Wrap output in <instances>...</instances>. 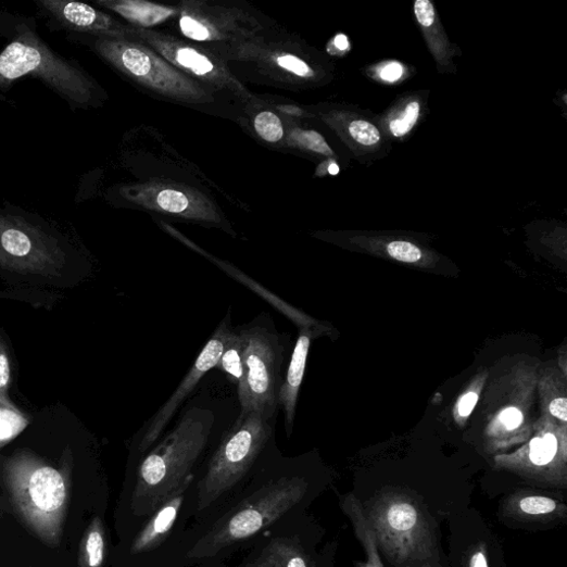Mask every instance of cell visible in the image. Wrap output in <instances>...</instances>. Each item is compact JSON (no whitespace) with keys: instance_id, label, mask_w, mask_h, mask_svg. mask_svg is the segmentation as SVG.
<instances>
[{"instance_id":"16","label":"cell","mask_w":567,"mask_h":567,"mask_svg":"<svg viewBox=\"0 0 567 567\" xmlns=\"http://www.w3.org/2000/svg\"><path fill=\"white\" fill-rule=\"evenodd\" d=\"M264 41L265 39L248 52L244 62L252 60L260 62L264 72H268L272 78L279 80L293 83L314 78L313 68L298 53L286 48H269Z\"/></svg>"},{"instance_id":"37","label":"cell","mask_w":567,"mask_h":567,"mask_svg":"<svg viewBox=\"0 0 567 567\" xmlns=\"http://www.w3.org/2000/svg\"><path fill=\"white\" fill-rule=\"evenodd\" d=\"M567 401L566 399H557L550 405V413L562 421H567Z\"/></svg>"},{"instance_id":"34","label":"cell","mask_w":567,"mask_h":567,"mask_svg":"<svg viewBox=\"0 0 567 567\" xmlns=\"http://www.w3.org/2000/svg\"><path fill=\"white\" fill-rule=\"evenodd\" d=\"M500 419L508 430H514L522 424L524 416L517 408H508L501 414Z\"/></svg>"},{"instance_id":"31","label":"cell","mask_w":567,"mask_h":567,"mask_svg":"<svg viewBox=\"0 0 567 567\" xmlns=\"http://www.w3.org/2000/svg\"><path fill=\"white\" fill-rule=\"evenodd\" d=\"M293 138L304 149L320 153L323 155H332V151L326 143L325 139L315 131H300L293 134Z\"/></svg>"},{"instance_id":"24","label":"cell","mask_w":567,"mask_h":567,"mask_svg":"<svg viewBox=\"0 0 567 567\" xmlns=\"http://www.w3.org/2000/svg\"><path fill=\"white\" fill-rule=\"evenodd\" d=\"M28 426L26 416L8 395L0 393V448L18 437Z\"/></svg>"},{"instance_id":"1","label":"cell","mask_w":567,"mask_h":567,"mask_svg":"<svg viewBox=\"0 0 567 567\" xmlns=\"http://www.w3.org/2000/svg\"><path fill=\"white\" fill-rule=\"evenodd\" d=\"M216 424L212 410L190 406L176 428L148 453L138 469L131 507L138 517L150 516L186 483L202 456Z\"/></svg>"},{"instance_id":"28","label":"cell","mask_w":567,"mask_h":567,"mask_svg":"<svg viewBox=\"0 0 567 567\" xmlns=\"http://www.w3.org/2000/svg\"><path fill=\"white\" fill-rule=\"evenodd\" d=\"M420 116V104L418 101L410 102L399 116L389 122V130L392 136L401 138L412 131Z\"/></svg>"},{"instance_id":"39","label":"cell","mask_w":567,"mask_h":567,"mask_svg":"<svg viewBox=\"0 0 567 567\" xmlns=\"http://www.w3.org/2000/svg\"><path fill=\"white\" fill-rule=\"evenodd\" d=\"M338 173H339V167H338V165H337V164H331V165L329 166V174L332 175V176H335V175H337Z\"/></svg>"},{"instance_id":"10","label":"cell","mask_w":567,"mask_h":567,"mask_svg":"<svg viewBox=\"0 0 567 567\" xmlns=\"http://www.w3.org/2000/svg\"><path fill=\"white\" fill-rule=\"evenodd\" d=\"M136 38L182 74L213 92H228L244 102L253 99L247 87L232 74L228 63L202 46L155 29H136Z\"/></svg>"},{"instance_id":"30","label":"cell","mask_w":567,"mask_h":567,"mask_svg":"<svg viewBox=\"0 0 567 567\" xmlns=\"http://www.w3.org/2000/svg\"><path fill=\"white\" fill-rule=\"evenodd\" d=\"M388 254L396 261L405 263L418 262L423 253L415 244L404 241L391 242L387 247Z\"/></svg>"},{"instance_id":"17","label":"cell","mask_w":567,"mask_h":567,"mask_svg":"<svg viewBox=\"0 0 567 567\" xmlns=\"http://www.w3.org/2000/svg\"><path fill=\"white\" fill-rule=\"evenodd\" d=\"M310 348L311 335L308 331L302 330L292 353L286 379L282 380L279 389L278 404L286 415V430L289 438L293 432L299 393L305 376Z\"/></svg>"},{"instance_id":"38","label":"cell","mask_w":567,"mask_h":567,"mask_svg":"<svg viewBox=\"0 0 567 567\" xmlns=\"http://www.w3.org/2000/svg\"><path fill=\"white\" fill-rule=\"evenodd\" d=\"M335 46L339 49V50H346L349 49L350 47V42H349V39L346 36L344 35H339L335 38Z\"/></svg>"},{"instance_id":"33","label":"cell","mask_w":567,"mask_h":567,"mask_svg":"<svg viewBox=\"0 0 567 567\" xmlns=\"http://www.w3.org/2000/svg\"><path fill=\"white\" fill-rule=\"evenodd\" d=\"M249 567H281V562L273 542L268 544L262 555L249 565Z\"/></svg>"},{"instance_id":"12","label":"cell","mask_w":567,"mask_h":567,"mask_svg":"<svg viewBox=\"0 0 567 567\" xmlns=\"http://www.w3.org/2000/svg\"><path fill=\"white\" fill-rule=\"evenodd\" d=\"M124 197L144 210L176 216L184 220L213 225L236 236L217 207L207 198L190 188L153 182L130 187Z\"/></svg>"},{"instance_id":"13","label":"cell","mask_w":567,"mask_h":567,"mask_svg":"<svg viewBox=\"0 0 567 567\" xmlns=\"http://www.w3.org/2000/svg\"><path fill=\"white\" fill-rule=\"evenodd\" d=\"M231 316H226L218 325L202 352L198 356L193 366L181 381L177 390L159 412L144 425L140 438L138 450L146 453L153 443L160 438L163 430L177 414L179 408L188 399L189 394L196 389L200 381L209 371L216 367L226 343L232 331Z\"/></svg>"},{"instance_id":"4","label":"cell","mask_w":567,"mask_h":567,"mask_svg":"<svg viewBox=\"0 0 567 567\" xmlns=\"http://www.w3.org/2000/svg\"><path fill=\"white\" fill-rule=\"evenodd\" d=\"M15 21L14 35L0 49V89H7L25 76H33L65 98L72 106L96 104L100 99L96 81L78 64L53 52L30 26Z\"/></svg>"},{"instance_id":"19","label":"cell","mask_w":567,"mask_h":567,"mask_svg":"<svg viewBox=\"0 0 567 567\" xmlns=\"http://www.w3.org/2000/svg\"><path fill=\"white\" fill-rule=\"evenodd\" d=\"M191 482L186 483L173 497H169L156 509L153 517L135 539L131 545L133 554L150 552L165 540L176 524L186 497V491Z\"/></svg>"},{"instance_id":"25","label":"cell","mask_w":567,"mask_h":567,"mask_svg":"<svg viewBox=\"0 0 567 567\" xmlns=\"http://www.w3.org/2000/svg\"><path fill=\"white\" fill-rule=\"evenodd\" d=\"M558 451L555 436L547 433L542 438H536L530 443L529 461L531 466L542 469L550 467Z\"/></svg>"},{"instance_id":"11","label":"cell","mask_w":567,"mask_h":567,"mask_svg":"<svg viewBox=\"0 0 567 567\" xmlns=\"http://www.w3.org/2000/svg\"><path fill=\"white\" fill-rule=\"evenodd\" d=\"M65 265L66 254L59 241L26 218L0 212V267L59 276Z\"/></svg>"},{"instance_id":"7","label":"cell","mask_w":567,"mask_h":567,"mask_svg":"<svg viewBox=\"0 0 567 567\" xmlns=\"http://www.w3.org/2000/svg\"><path fill=\"white\" fill-rule=\"evenodd\" d=\"M238 328L245 348V376L238 388L240 415L259 412L267 418H276L287 340L266 314Z\"/></svg>"},{"instance_id":"32","label":"cell","mask_w":567,"mask_h":567,"mask_svg":"<svg viewBox=\"0 0 567 567\" xmlns=\"http://www.w3.org/2000/svg\"><path fill=\"white\" fill-rule=\"evenodd\" d=\"M12 383V366L7 345L0 338V393L8 395Z\"/></svg>"},{"instance_id":"35","label":"cell","mask_w":567,"mask_h":567,"mask_svg":"<svg viewBox=\"0 0 567 567\" xmlns=\"http://www.w3.org/2000/svg\"><path fill=\"white\" fill-rule=\"evenodd\" d=\"M404 75V67L399 63H389L379 71L382 80L393 83L400 80Z\"/></svg>"},{"instance_id":"8","label":"cell","mask_w":567,"mask_h":567,"mask_svg":"<svg viewBox=\"0 0 567 567\" xmlns=\"http://www.w3.org/2000/svg\"><path fill=\"white\" fill-rule=\"evenodd\" d=\"M276 418L259 412L240 415L215 451L199 484L198 512H204L251 470L274 436Z\"/></svg>"},{"instance_id":"20","label":"cell","mask_w":567,"mask_h":567,"mask_svg":"<svg viewBox=\"0 0 567 567\" xmlns=\"http://www.w3.org/2000/svg\"><path fill=\"white\" fill-rule=\"evenodd\" d=\"M97 4L116 13L136 29H153L179 15L178 7H164L143 0H100Z\"/></svg>"},{"instance_id":"22","label":"cell","mask_w":567,"mask_h":567,"mask_svg":"<svg viewBox=\"0 0 567 567\" xmlns=\"http://www.w3.org/2000/svg\"><path fill=\"white\" fill-rule=\"evenodd\" d=\"M244 358L243 337L239 328H234L215 368L228 375L232 383L239 388L245 376Z\"/></svg>"},{"instance_id":"23","label":"cell","mask_w":567,"mask_h":567,"mask_svg":"<svg viewBox=\"0 0 567 567\" xmlns=\"http://www.w3.org/2000/svg\"><path fill=\"white\" fill-rule=\"evenodd\" d=\"M105 558V532L96 517L88 527L79 546V567H102Z\"/></svg>"},{"instance_id":"9","label":"cell","mask_w":567,"mask_h":567,"mask_svg":"<svg viewBox=\"0 0 567 567\" xmlns=\"http://www.w3.org/2000/svg\"><path fill=\"white\" fill-rule=\"evenodd\" d=\"M178 25L184 38L219 56L225 63L244 61L260 43L264 27L248 12L209 2H182Z\"/></svg>"},{"instance_id":"21","label":"cell","mask_w":567,"mask_h":567,"mask_svg":"<svg viewBox=\"0 0 567 567\" xmlns=\"http://www.w3.org/2000/svg\"><path fill=\"white\" fill-rule=\"evenodd\" d=\"M340 507L351 520L354 533L366 553L367 560L362 564L363 567H386L374 532L365 517L362 501L350 493L340 497Z\"/></svg>"},{"instance_id":"3","label":"cell","mask_w":567,"mask_h":567,"mask_svg":"<svg viewBox=\"0 0 567 567\" xmlns=\"http://www.w3.org/2000/svg\"><path fill=\"white\" fill-rule=\"evenodd\" d=\"M2 478L26 528L47 545L59 546L71 497L70 476L23 449L3 461Z\"/></svg>"},{"instance_id":"26","label":"cell","mask_w":567,"mask_h":567,"mask_svg":"<svg viewBox=\"0 0 567 567\" xmlns=\"http://www.w3.org/2000/svg\"><path fill=\"white\" fill-rule=\"evenodd\" d=\"M253 127L257 136L268 143H278L286 136L282 122L276 113L269 110L257 113Z\"/></svg>"},{"instance_id":"36","label":"cell","mask_w":567,"mask_h":567,"mask_svg":"<svg viewBox=\"0 0 567 567\" xmlns=\"http://www.w3.org/2000/svg\"><path fill=\"white\" fill-rule=\"evenodd\" d=\"M477 402L478 395L475 392L467 393L461 401L459 414L464 417L469 416L472 413Z\"/></svg>"},{"instance_id":"2","label":"cell","mask_w":567,"mask_h":567,"mask_svg":"<svg viewBox=\"0 0 567 567\" xmlns=\"http://www.w3.org/2000/svg\"><path fill=\"white\" fill-rule=\"evenodd\" d=\"M378 550L392 567H449L426 506L411 492H377L363 503Z\"/></svg>"},{"instance_id":"5","label":"cell","mask_w":567,"mask_h":567,"mask_svg":"<svg viewBox=\"0 0 567 567\" xmlns=\"http://www.w3.org/2000/svg\"><path fill=\"white\" fill-rule=\"evenodd\" d=\"M113 70L147 91L165 100L191 105L215 101V92L192 80L138 38L79 35Z\"/></svg>"},{"instance_id":"6","label":"cell","mask_w":567,"mask_h":567,"mask_svg":"<svg viewBox=\"0 0 567 567\" xmlns=\"http://www.w3.org/2000/svg\"><path fill=\"white\" fill-rule=\"evenodd\" d=\"M304 478L284 477L269 482L222 518L188 553L189 558L212 557L275 524L305 496Z\"/></svg>"},{"instance_id":"27","label":"cell","mask_w":567,"mask_h":567,"mask_svg":"<svg viewBox=\"0 0 567 567\" xmlns=\"http://www.w3.org/2000/svg\"><path fill=\"white\" fill-rule=\"evenodd\" d=\"M281 562V567H313L311 557L295 541L277 539L273 541Z\"/></svg>"},{"instance_id":"18","label":"cell","mask_w":567,"mask_h":567,"mask_svg":"<svg viewBox=\"0 0 567 567\" xmlns=\"http://www.w3.org/2000/svg\"><path fill=\"white\" fill-rule=\"evenodd\" d=\"M504 513L525 524H549L566 517V505L549 495L520 492L505 502Z\"/></svg>"},{"instance_id":"29","label":"cell","mask_w":567,"mask_h":567,"mask_svg":"<svg viewBox=\"0 0 567 567\" xmlns=\"http://www.w3.org/2000/svg\"><path fill=\"white\" fill-rule=\"evenodd\" d=\"M349 133L360 144L373 147L380 141L377 127L366 121H355L350 124Z\"/></svg>"},{"instance_id":"14","label":"cell","mask_w":567,"mask_h":567,"mask_svg":"<svg viewBox=\"0 0 567 567\" xmlns=\"http://www.w3.org/2000/svg\"><path fill=\"white\" fill-rule=\"evenodd\" d=\"M38 5L55 25L83 36L136 37V28L86 4L66 0H40Z\"/></svg>"},{"instance_id":"15","label":"cell","mask_w":567,"mask_h":567,"mask_svg":"<svg viewBox=\"0 0 567 567\" xmlns=\"http://www.w3.org/2000/svg\"><path fill=\"white\" fill-rule=\"evenodd\" d=\"M455 529L451 538L450 567H501L497 540L477 514L465 515Z\"/></svg>"}]
</instances>
